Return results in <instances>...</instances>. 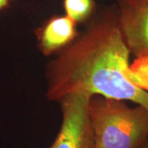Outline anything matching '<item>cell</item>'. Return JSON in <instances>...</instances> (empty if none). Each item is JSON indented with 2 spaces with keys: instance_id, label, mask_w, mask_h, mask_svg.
<instances>
[{
  "instance_id": "cell-3",
  "label": "cell",
  "mask_w": 148,
  "mask_h": 148,
  "mask_svg": "<svg viewBox=\"0 0 148 148\" xmlns=\"http://www.w3.org/2000/svg\"><path fill=\"white\" fill-rule=\"evenodd\" d=\"M90 97L83 93H74L59 101L62 124L50 148H95L89 113Z\"/></svg>"
},
{
  "instance_id": "cell-5",
  "label": "cell",
  "mask_w": 148,
  "mask_h": 148,
  "mask_svg": "<svg viewBox=\"0 0 148 148\" xmlns=\"http://www.w3.org/2000/svg\"><path fill=\"white\" fill-rule=\"evenodd\" d=\"M77 23L69 16H54L36 32L38 48L45 56L58 53L77 36Z\"/></svg>"
},
{
  "instance_id": "cell-1",
  "label": "cell",
  "mask_w": 148,
  "mask_h": 148,
  "mask_svg": "<svg viewBox=\"0 0 148 148\" xmlns=\"http://www.w3.org/2000/svg\"><path fill=\"white\" fill-rule=\"evenodd\" d=\"M129 55L116 9L101 13L48 64L47 99L59 101L70 94L83 93L148 108L147 91L127 78Z\"/></svg>"
},
{
  "instance_id": "cell-2",
  "label": "cell",
  "mask_w": 148,
  "mask_h": 148,
  "mask_svg": "<svg viewBox=\"0 0 148 148\" xmlns=\"http://www.w3.org/2000/svg\"><path fill=\"white\" fill-rule=\"evenodd\" d=\"M89 113L95 148H138L148 138V108L92 95Z\"/></svg>"
},
{
  "instance_id": "cell-9",
  "label": "cell",
  "mask_w": 148,
  "mask_h": 148,
  "mask_svg": "<svg viewBox=\"0 0 148 148\" xmlns=\"http://www.w3.org/2000/svg\"><path fill=\"white\" fill-rule=\"evenodd\" d=\"M138 148H148V138Z\"/></svg>"
},
{
  "instance_id": "cell-6",
  "label": "cell",
  "mask_w": 148,
  "mask_h": 148,
  "mask_svg": "<svg viewBox=\"0 0 148 148\" xmlns=\"http://www.w3.org/2000/svg\"><path fill=\"white\" fill-rule=\"evenodd\" d=\"M64 5L66 15L76 23L86 21L95 9L94 0H64Z\"/></svg>"
},
{
  "instance_id": "cell-7",
  "label": "cell",
  "mask_w": 148,
  "mask_h": 148,
  "mask_svg": "<svg viewBox=\"0 0 148 148\" xmlns=\"http://www.w3.org/2000/svg\"><path fill=\"white\" fill-rule=\"evenodd\" d=\"M127 77L132 84L148 92V55L136 57L129 65Z\"/></svg>"
},
{
  "instance_id": "cell-4",
  "label": "cell",
  "mask_w": 148,
  "mask_h": 148,
  "mask_svg": "<svg viewBox=\"0 0 148 148\" xmlns=\"http://www.w3.org/2000/svg\"><path fill=\"white\" fill-rule=\"evenodd\" d=\"M116 10L130 54L148 55V0H118Z\"/></svg>"
},
{
  "instance_id": "cell-8",
  "label": "cell",
  "mask_w": 148,
  "mask_h": 148,
  "mask_svg": "<svg viewBox=\"0 0 148 148\" xmlns=\"http://www.w3.org/2000/svg\"><path fill=\"white\" fill-rule=\"evenodd\" d=\"M12 0H0V12L7 9L10 6Z\"/></svg>"
}]
</instances>
